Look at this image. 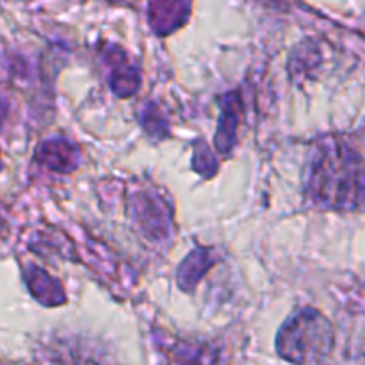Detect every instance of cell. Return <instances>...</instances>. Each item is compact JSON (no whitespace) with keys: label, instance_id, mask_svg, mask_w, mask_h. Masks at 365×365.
<instances>
[{"label":"cell","instance_id":"obj_3","mask_svg":"<svg viewBox=\"0 0 365 365\" xmlns=\"http://www.w3.org/2000/svg\"><path fill=\"white\" fill-rule=\"evenodd\" d=\"M132 217L143 234L155 241H166L171 232V214L166 202L152 191H139L132 198Z\"/></svg>","mask_w":365,"mask_h":365},{"label":"cell","instance_id":"obj_8","mask_svg":"<svg viewBox=\"0 0 365 365\" xmlns=\"http://www.w3.org/2000/svg\"><path fill=\"white\" fill-rule=\"evenodd\" d=\"M216 257L210 248H198L192 250L187 255V259L182 262L180 269H178V285L184 291H192L195 285L202 280L203 274L207 273L209 267H212L216 264Z\"/></svg>","mask_w":365,"mask_h":365},{"label":"cell","instance_id":"obj_5","mask_svg":"<svg viewBox=\"0 0 365 365\" xmlns=\"http://www.w3.org/2000/svg\"><path fill=\"white\" fill-rule=\"evenodd\" d=\"M106 59L109 61L110 70V88L118 96H130L138 91L139 86V73L138 68L127 59L125 52L121 56H114V45L107 52Z\"/></svg>","mask_w":365,"mask_h":365},{"label":"cell","instance_id":"obj_7","mask_svg":"<svg viewBox=\"0 0 365 365\" xmlns=\"http://www.w3.org/2000/svg\"><path fill=\"white\" fill-rule=\"evenodd\" d=\"M189 9H191V6L182 2L150 4V25L159 36L170 34L187 21Z\"/></svg>","mask_w":365,"mask_h":365},{"label":"cell","instance_id":"obj_1","mask_svg":"<svg viewBox=\"0 0 365 365\" xmlns=\"http://www.w3.org/2000/svg\"><path fill=\"white\" fill-rule=\"evenodd\" d=\"M303 189L312 205L339 212L365 209V159L341 138L312 146L303 173Z\"/></svg>","mask_w":365,"mask_h":365},{"label":"cell","instance_id":"obj_6","mask_svg":"<svg viewBox=\"0 0 365 365\" xmlns=\"http://www.w3.org/2000/svg\"><path fill=\"white\" fill-rule=\"evenodd\" d=\"M239 114H241V103L235 93L221 98V118L217 125L216 134V148L221 153H230L235 145V135H237Z\"/></svg>","mask_w":365,"mask_h":365},{"label":"cell","instance_id":"obj_4","mask_svg":"<svg viewBox=\"0 0 365 365\" xmlns=\"http://www.w3.org/2000/svg\"><path fill=\"white\" fill-rule=\"evenodd\" d=\"M160 353L168 365H216L217 349L207 342L180 341V339L166 337L157 339Z\"/></svg>","mask_w":365,"mask_h":365},{"label":"cell","instance_id":"obj_2","mask_svg":"<svg viewBox=\"0 0 365 365\" xmlns=\"http://www.w3.org/2000/svg\"><path fill=\"white\" fill-rule=\"evenodd\" d=\"M334 327L312 307L287 317L277 334V351L292 365H323L334 349Z\"/></svg>","mask_w":365,"mask_h":365}]
</instances>
